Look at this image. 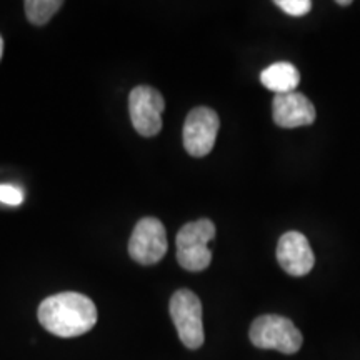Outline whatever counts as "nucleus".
Segmentation results:
<instances>
[{
    "instance_id": "obj_13",
    "label": "nucleus",
    "mask_w": 360,
    "mask_h": 360,
    "mask_svg": "<svg viewBox=\"0 0 360 360\" xmlns=\"http://www.w3.org/2000/svg\"><path fill=\"white\" fill-rule=\"evenodd\" d=\"M0 202L12 207L20 205L24 202V192L11 184H0Z\"/></svg>"
},
{
    "instance_id": "obj_9",
    "label": "nucleus",
    "mask_w": 360,
    "mask_h": 360,
    "mask_svg": "<svg viewBox=\"0 0 360 360\" xmlns=\"http://www.w3.org/2000/svg\"><path fill=\"white\" fill-rule=\"evenodd\" d=\"M274 122L282 129L305 127L315 122V107L304 94L290 92L274 97Z\"/></svg>"
},
{
    "instance_id": "obj_6",
    "label": "nucleus",
    "mask_w": 360,
    "mask_h": 360,
    "mask_svg": "<svg viewBox=\"0 0 360 360\" xmlns=\"http://www.w3.org/2000/svg\"><path fill=\"white\" fill-rule=\"evenodd\" d=\"M165 101L159 90L148 85H139L130 92L129 114L135 130L142 137H154L162 130V112Z\"/></svg>"
},
{
    "instance_id": "obj_11",
    "label": "nucleus",
    "mask_w": 360,
    "mask_h": 360,
    "mask_svg": "<svg viewBox=\"0 0 360 360\" xmlns=\"http://www.w3.org/2000/svg\"><path fill=\"white\" fill-rule=\"evenodd\" d=\"M64 4L60 0H25L27 19L34 25H44L52 19Z\"/></svg>"
},
{
    "instance_id": "obj_5",
    "label": "nucleus",
    "mask_w": 360,
    "mask_h": 360,
    "mask_svg": "<svg viewBox=\"0 0 360 360\" xmlns=\"http://www.w3.org/2000/svg\"><path fill=\"white\" fill-rule=\"evenodd\" d=\"M167 249V232L164 224L155 217L139 220L129 240L130 257L142 265H154L164 259Z\"/></svg>"
},
{
    "instance_id": "obj_2",
    "label": "nucleus",
    "mask_w": 360,
    "mask_h": 360,
    "mask_svg": "<svg viewBox=\"0 0 360 360\" xmlns=\"http://www.w3.org/2000/svg\"><path fill=\"white\" fill-rule=\"evenodd\" d=\"M215 237L212 220L200 219L188 222L180 229L175 238L177 245V262L188 272H202L212 262V252L209 242Z\"/></svg>"
},
{
    "instance_id": "obj_3",
    "label": "nucleus",
    "mask_w": 360,
    "mask_h": 360,
    "mask_svg": "<svg viewBox=\"0 0 360 360\" xmlns=\"http://www.w3.org/2000/svg\"><path fill=\"white\" fill-rule=\"evenodd\" d=\"M250 342L259 349H272L282 354H295L302 347V334L290 319L282 315H262L252 322Z\"/></svg>"
},
{
    "instance_id": "obj_7",
    "label": "nucleus",
    "mask_w": 360,
    "mask_h": 360,
    "mask_svg": "<svg viewBox=\"0 0 360 360\" xmlns=\"http://www.w3.org/2000/svg\"><path fill=\"white\" fill-rule=\"evenodd\" d=\"M220 127L219 115L209 107H195L184 125V147L192 157H205L212 152Z\"/></svg>"
},
{
    "instance_id": "obj_10",
    "label": "nucleus",
    "mask_w": 360,
    "mask_h": 360,
    "mask_svg": "<svg viewBox=\"0 0 360 360\" xmlns=\"http://www.w3.org/2000/svg\"><path fill=\"white\" fill-rule=\"evenodd\" d=\"M260 82L265 89L276 92V96L290 94L295 92L297 85L300 84V72L289 62H277V64L269 65L267 69L262 70Z\"/></svg>"
},
{
    "instance_id": "obj_4",
    "label": "nucleus",
    "mask_w": 360,
    "mask_h": 360,
    "mask_svg": "<svg viewBox=\"0 0 360 360\" xmlns=\"http://www.w3.org/2000/svg\"><path fill=\"white\" fill-rule=\"evenodd\" d=\"M170 317L177 328L179 339L187 349H199L204 344V323H202V302L188 289H180L170 299Z\"/></svg>"
},
{
    "instance_id": "obj_8",
    "label": "nucleus",
    "mask_w": 360,
    "mask_h": 360,
    "mask_svg": "<svg viewBox=\"0 0 360 360\" xmlns=\"http://www.w3.org/2000/svg\"><path fill=\"white\" fill-rule=\"evenodd\" d=\"M277 260L289 276L304 277L314 269L315 255L304 233L290 231L278 238Z\"/></svg>"
},
{
    "instance_id": "obj_12",
    "label": "nucleus",
    "mask_w": 360,
    "mask_h": 360,
    "mask_svg": "<svg viewBox=\"0 0 360 360\" xmlns=\"http://www.w3.org/2000/svg\"><path fill=\"white\" fill-rule=\"evenodd\" d=\"M276 6L292 17H302L310 12L312 2L310 0H277Z\"/></svg>"
},
{
    "instance_id": "obj_15",
    "label": "nucleus",
    "mask_w": 360,
    "mask_h": 360,
    "mask_svg": "<svg viewBox=\"0 0 360 360\" xmlns=\"http://www.w3.org/2000/svg\"><path fill=\"white\" fill-rule=\"evenodd\" d=\"M2 53H4V39L0 37V58H2Z\"/></svg>"
},
{
    "instance_id": "obj_14",
    "label": "nucleus",
    "mask_w": 360,
    "mask_h": 360,
    "mask_svg": "<svg viewBox=\"0 0 360 360\" xmlns=\"http://www.w3.org/2000/svg\"><path fill=\"white\" fill-rule=\"evenodd\" d=\"M350 0H339V2H337V6H342V7H347V6H350Z\"/></svg>"
},
{
    "instance_id": "obj_1",
    "label": "nucleus",
    "mask_w": 360,
    "mask_h": 360,
    "mask_svg": "<svg viewBox=\"0 0 360 360\" xmlns=\"http://www.w3.org/2000/svg\"><path fill=\"white\" fill-rule=\"evenodd\" d=\"M37 315L45 330L64 339L87 334L97 323L96 304L79 292L47 297L39 305Z\"/></svg>"
}]
</instances>
